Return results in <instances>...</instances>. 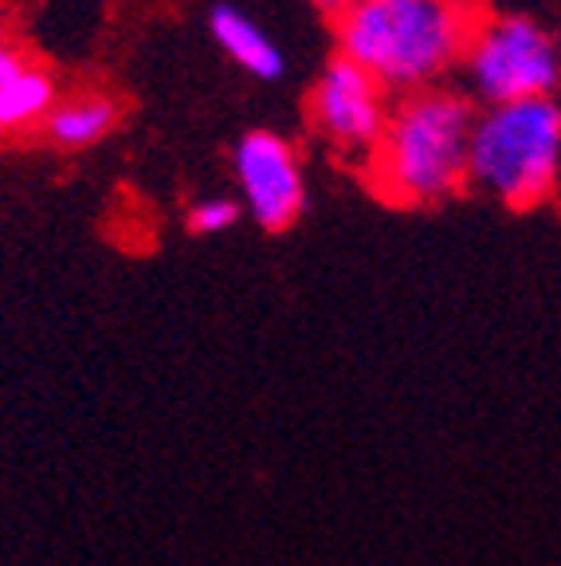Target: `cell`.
I'll return each instance as SVG.
<instances>
[{
  "mask_svg": "<svg viewBox=\"0 0 561 566\" xmlns=\"http://www.w3.org/2000/svg\"><path fill=\"white\" fill-rule=\"evenodd\" d=\"M467 0H353L338 20L342 55L385 91H424L475 40Z\"/></svg>",
  "mask_w": 561,
  "mask_h": 566,
  "instance_id": "6da1fadb",
  "label": "cell"
},
{
  "mask_svg": "<svg viewBox=\"0 0 561 566\" xmlns=\"http://www.w3.org/2000/svg\"><path fill=\"white\" fill-rule=\"evenodd\" d=\"M475 111L456 91H416L385 123L373 186L393 205H436L459 193L472 158Z\"/></svg>",
  "mask_w": 561,
  "mask_h": 566,
  "instance_id": "7a4b0ae2",
  "label": "cell"
},
{
  "mask_svg": "<svg viewBox=\"0 0 561 566\" xmlns=\"http://www.w3.org/2000/svg\"><path fill=\"white\" fill-rule=\"evenodd\" d=\"M561 169V106L553 98L495 103L472 126L467 181L510 209L550 197Z\"/></svg>",
  "mask_w": 561,
  "mask_h": 566,
  "instance_id": "3957f363",
  "label": "cell"
},
{
  "mask_svg": "<svg viewBox=\"0 0 561 566\" xmlns=\"http://www.w3.org/2000/svg\"><path fill=\"white\" fill-rule=\"evenodd\" d=\"M467 80L487 103L550 98L561 83V55L553 40L527 17H502L475 32L464 55Z\"/></svg>",
  "mask_w": 561,
  "mask_h": 566,
  "instance_id": "277c9868",
  "label": "cell"
},
{
  "mask_svg": "<svg viewBox=\"0 0 561 566\" xmlns=\"http://www.w3.org/2000/svg\"><path fill=\"white\" fill-rule=\"evenodd\" d=\"M310 118L346 154H373L389 123L385 87L366 67L334 55L310 91Z\"/></svg>",
  "mask_w": 561,
  "mask_h": 566,
  "instance_id": "5b68a950",
  "label": "cell"
},
{
  "mask_svg": "<svg viewBox=\"0 0 561 566\" xmlns=\"http://www.w3.org/2000/svg\"><path fill=\"white\" fill-rule=\"evenodd\" d=\"M236 177L247 209L267 232H283L298 221L307 205V186L287 138L272 130L244 134L236 146Z\"/></svg>",
  "mask_w": 561,
  "mask_h": 566,
  "instance_id": "8992f818",
  "label": "cell"
},
{
  "mask_svg": "<svg viewBox=\"0 0 561 566\" xmlns=\"http://www.w3.org/2000/svg\"><path fill=\"white\" fill-rule=\"evenodd\" d=\"M209 28L216 35V44L247 71L255 80H279L287 71V60H283L279 48L267 40V32L255 24L252 17L236 9V4H216L209 17Z\"/></svg>",
  "mask_w": 561,
  "mask_h": 566,
  "instance_id": "52a82bcc",
  "label": "cell"
},
{
  "mask_svg": "<svg viewBox=\"0 0 561 566\" xmlns=\"http://www.w3.org/2000/svg\"><path fill=\"white\" fill-rule=\"evenodd\" d=\"M118 118V106L103 95H91V98H71L63 106H52V115H47V134L52 142L60 146H71V150H80V146H91V142L103 138Z\"/></svg>",
  "mask_w": 561,
  "mask_h": 566,
  "instance_id": "ba28073f",
  "label": "cell"
},
{
  "mask_svg": "<svg viewBox=\"0 0 561 566\" xmlns=\"http://www.w3.org/2000/svg\"><path fill=\"white\" fill-rule=\"evenodd\" d=\"M55 106V83L44 71L28 67L24 75L9 80L0 87V130H24V126L40 123L52 115Z\"/></svg>",
  "mask_w": 561,
  "mask_h": 566,
  "instance_id": "9c48e42d",
  "label": "cell"
},
{
  "mask_svg": "<svg viewBox=\"0 0 561 566\" xmlns=\"http://www.w3.org/2000/svg\"><path fill=\"white\" fill-rule=\"evenodd\" d=\"M236 221H240V205L232 197H209V201L193 205V212H189V229L201 232V237L229 232Z\"/></svg>",
  "mask_w": 561,
  "mask_h": 566,
  "instance_id": "30bf717a",
  "label": "cell"
},
{
  "mask_svg": "<svg viewBox=\"0 0 561 566\" xmlns=\"http://www.w3.org/2000/svg\"><path fill=\"white\" fill-rule=\"evenodd\" d=\"M24 71H28L24 52L12 44H0V87H4L9 80H17V75H24Z\"/></svg>",
  "mask_w": 561,
  "mask_h": 566,
  "instance_id": "8fae6325",
  "label": "cell"
},
{
  "mask_svg": "<svg viewBox=\"0 0 561 566\" xmlns=\"http://www.w3.org/2000/svg\"><path fill=\"white\" fill-rule=\"evenodd\" d=\"M310 4H315V9L322 12V17H330V20H342L346 12H350V4H353V0H310Z\"/></svg>",
  "mask_w": 561,
  "mask_h": 566,
  "instance_id": "7c38bea8",
  "label": "cell"
}]
</instances>
